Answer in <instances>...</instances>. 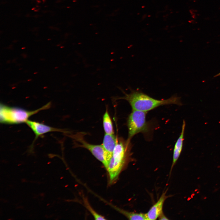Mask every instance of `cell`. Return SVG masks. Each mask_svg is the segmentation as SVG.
<instances>
[{
    "instance_id": "cell-12",
    "label": "cell",
    "mask_w": 220,
    "mask_h": 220,
    "mask_svg": "<svg viewBox=\"0 0 220 220\" xmlns=\"http://www.w3.org/2000/svg\"><path fill=\"white\" fill-rule=\"evenodd\" d=\"M84 204L86 207L93 216L96 220H105V217L97 213L92 208L88 202L87 200L85 198L84 199Z\"/></svg>"
},
{
    "instance_id": "cell-1",
    "label": "cell",
    "mask_w": 220,
    "mask_h": 220,
    "mask_svg": "<svg viewBox=\"0 0 220 220\" xmlns=\"http://www.w3.org/2000/svg\"><path fill=\"white\" fill-rule=\"evenodd\" d=\"M127 101L132 110L144 112L152 110L160 106L170 105H182L180 97L173 95L166 99H155L143 92L138 90H131L129 94L125 93L124 96L119 98Z\"/></svg>"
},
{
    "instance_id": "cell-5",
    "label": "cell",
    "mask_w": 220,
    "mask_h": 220,
    "mask_svg": "<svg viewBox=\"0 0 220 220\" xmlns=\"http://www.w3.org/2000/svg\"><path fill=\"white\" fill-rule=\"evenodd\" d=\"M81 146L88 149L98 160L101 162L107 170L112 154L107 151L102 145H93L81 141Z\"/></svg>"
},
{
    "instance_id": "cell-4",
    "label": "cell",
    "mask_w": 220,
    "mask_h": 220,
    "mask_svg": "<svg viewBox=\"0 0 220 220\" xmlns=\"http://www.w3.org/2000/svg\"><path fill=\"white\" fill-rule=\"evenodd\" d=\"M147 112L132 110L127 119L128 138L130 141L137 134H145L149 130V125L146 120Z\"/></svg>"
},
{
    "instance_id": "cell-11",
    "label": "cell",
    "mask_w": 220,
    "mask_h": 220,
    "mask_svg": "<svg viewBox=\"0 0 220 220\" xmlns=\"http://www.w3.org/2000/svg\"><path fill=\"white\" fill-rule=\"evenodd\" d=\"M115 208L116 210L125 216L129 219L147 220L146 214L130 212L118 207H115Z\"/></svg>"
},
{
    "instance_id": "cell-8",
    "label": "cell",
    "mask_w": 220,
    "mask_h": 220,
    "mask_svg": "<svg viewBox=\"0 0 220 220\" xmlns=\"http://www.w3.org/2000/svg\"><path fill=\"white\" fill-rule=\"evenodd\" d=\"M185 126V121L184 120H183L181 132L180 136L175 144L174 148L172 168L173 167L178 159L182 150L184 140Z\"/></svg>"
},
{
    "instance_id": "cell-14",
    "label": "cell",
    "mask_w": 220,
    "mask_h": 220,
    "mask_svg": "<svg viewBox=\"0 0 220 220\" xmlns=\"http://www.w3.org/2000/svg\"><path fill=\"white\" fill-rule=\"evenodd\" d=\"M220 76V72L219 73H218V74H217L216 75H215V76H214V77H217V76Z\"/></svg>"
},
{
    "instance_id": "cell-9",
    "label": "cell",
    "mask_w": 220,
    "mask_h": 220,
    "mask_svg": "<svg viewBox=\"0 0 220 220\" xmlns=\"http://www.w3.org/2000/svg\"><path fill=\"white\" fill-rule=\"evenodd\" d=\"M118 141L114 134H105L102 145L107 151L112 154Z\"/></svg>"
},
{
    "instance_id": "cell-10",
    "label": "cell",
    "mask_w": 220,
    "mask_h": 220,
    "mask_svg": "<svg viewBox=\"0 0 220 220\" xmlns=\"http://www.w3.org/2000/svg\"><path fill=\"white\" fill-rule=\"evenodd\" d=\"M103 124L105 134H114V130L112 123L109 114L106 110L103 117Z\"/></svg>"
},
{
    "instance_id": "cell-3",
    "label": "cell",
    "mask_w": 220,
    "mask_h": 220,
    "mask_svg": "<svg viewBox=\"0 0 220 220\" xmlns=\"http://www.w3.org/2000/svg\"><path fill=\"white\" fill-rule=\"evenodd\" d=\"M48 103L37 109L29 111L20 107L10 106L1 103L0 122L3 124H18L27 122L31 116L39 112L47 109L50 106Z\"/></svg>"
},
{
    "instance_id": "cell-13",
    "label": "cell",
    "mask_w": 220,
    "mask_h": 220,
    "mask_svg": "<svg viewBox=\"0 0 220 220\" xmlns=\"http://www.w3.org/2000/svg\"><path fill=\"white\" fill-rule=\"evenodd\" d=\"M159 220H168V219L164 215L163 212L158 217Z\"/></svg>"
},
{
    "instance_id": "cell-2",
    "label": "cell",
    "mask_w": 220,
    "mask_h": 220,
    "mask_svg": "<svg viewBox=\"0 0 220 220\" xmlns=\"http://www.w3.org/2000/svg\"><path fill=\"white\" fill-rule=\"evenodd\" d=\"M130 146V141L128 140L118 141L107 169L110 184L114 183L117 180L125 163Z\"/></svg>"
},
{
    "instance_id": "cell-7",
    "label": "cell",
    "mask_w": 220,
    "mask_h": 220,
    "mask_svg": "<svg viewBox=\"0 0 220 220\" xmlns=\"http://www.w3.org/2000/svg\"><path fill=\"white\" fill-rule=\"evenodd\" d=\"M167 198L165 193H163L157 201L146 213L147 220H156L163 212L164 202Z\"/></svg>"
},
{
    "instance_id": "cell-6",
    "label": "cell",
    "mask_w": 220,
    "mask_h": 220,
    "mask_svg": "<svg viewBox=\"0 0 220 220\" xmlns=\"http://www.w3.org/2000/svg\"><path fill=\"white\" fill-rule=\"evenodd\" d=\"M32 130L35 135V141L39 136L46 133L61 130L35 121L28 120L26 123Z\"/></svg>"
}]
</instances>
